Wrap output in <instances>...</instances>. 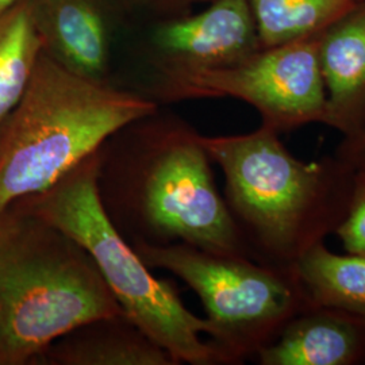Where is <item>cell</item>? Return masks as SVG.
<instances>
[{"label":"cell","mask_w":365,"mask_h":365,"mask_svg":"<svg viewBox=\"0 0 365 365\" xmlns=\"http://www.w3.org/2000/svg\"><path fill=\"white\" fill-rule=\"evenodd\" d=\"M42 52L37 0L0 14V125L24 96Z\"/></svg>","instance_id":"14"},{"label":"cell","mask_w":365,"mask_h":365,"mask_svg":"<svg viewBox=\"0 0 365 365\" xmlns=\"http://www.w3.org/2000/svg\"><path fill=\"white\" fill-rule=\"evenodd\" d=\"M18 1H21V0H0V14L4 13L10 7H13L14 4H16Z\"/></svg>","instance_id":"19"},{"label":"cell","mask_w":365,"mask_h":365,"mask_svg":"<svg viewBox=\"0 0 365 365\" xmlns=\"http://www.w3.org/2000/svg\"><path fill=\"white\" fill-rule=\"evenodd\" d=\"M122 6L140 7V9H153V10H178L188 7L197 1L205 0H117Z\"/></svg>","instance_id":"18"},{"label":"cell","mask_w":365,"mask_h":365,"mask_svg":"<svg viewBox=\"0 0 365 365\" xmlns=\"http://www.w3.org/2000/svg\"><path fill=\"white\" fill-rule=\"evenodd\" d=\"M363 0H248L261 48L321 36Z\"/></svg>","instance_id":"15"},{"label":"cell","mask_w":365,"mask_h":365,"mask_svg":"<svg viewBox=\"0 0 365 365\" xmlns=\"http://www.w3.org/2000/svg\"><path fill=\"white\" fill-rule=\"evenodd\" d=\"M43 52L66 69L105 80L108 39L99 0H37Z\"/></svg>","instance_id":"11"},{"label":"cell","mask_w":365,"mask_h":365,"mask_svg":"<svg viewBox=\"0 0 365 365\" xmlns=\"http://www.w3.org/2000/svg\"><path fill=\"white\" fill-rule=\"evenodd\" d=\"M141 118L101 148L98 191L130 242L187 244L250 257L200 135L178 118Z\"/></svg>","instance_id":"1"},{"label":"cell","mask_w":365,"mask_h":365,"mask_svg":"<svg viewBox=\"0 0 365 365\" xmlns=\"http://www.w3.org/2000/svg\"><path fill=\"white\" fill-rule=\"evenodd\" d=\"M294 271L313 307H327L365 318V255H337L315 244Z\"/></svg>","instance_id":"13"},{"label":"cell","mask_w":365,"mask_h":365,"mask_svg":"<svg viewBox=\"0 0 365 365\" xmlns=\"http://www.w3.org/2000/svg\"><path fill=\"white\" fill-rule=\"evenodd\" d=\"M319 37V36H318ZM318 37L260 48L235 66L197 72L158 92L170 101L230 96L253 106L279 134L325 123L327 91Z\"/></svg>","instance_id":"7"},{"label":"cell","mask_w":365,"mask_h":365,"mask_svg":"<svg viewBox=\"0 0 365 365\" xmlns=\"http://www.w3.org/2000/svg\"><path fill=\"white\" fill-rule=\"evenodd\" d=\"M39 364L176 365L123 314L98 318L54 341Z\"/></svg>","instance_id":"12"},{"label":"cell","mask_w":365,"mask_h":365,"mask_svg":"<svg viewBox=\"0 0 365 365\" xmlns=\"http://www.w3.org/2000/svg\"><path fill=\"white\" fill-rule=\"evenodd\" d=\"M158 90L203 71L235 66L260 49L248 0H214L202 13L170 21L153 36Z\"/></svg>","instance_id":"8"},{"label":"cell","mask_w":365,"mask_h":365,"mask_svg":"<svg viewBox=\"0 0 365 365\" xmlns=\"http://www.w3.org/2000/svg\"><path fill=\"white\" fill-rule=\"evenodd\" d=\"M261 365L365 363V318L327 307L298 314L274 342L257 353Z\"/></svg>","instance_id":"10"},{"label":"cell","mask_w":365,"mask_h":365,"mask_svg":"<svg viewBox=\"0 0 365 365\" xmlns=\"http://www.w3.org/2000/svg\"><path fill=\"white\" fill-rule=\"evenodd\" d=\"M325 125L344 137L365 129V0L318 37Z\"/></svg>","instance_id":"9"},{"label":"cell","mask_w":365,"mask_h":365,"mask_svg":"<svg viewBox=\"0 0 365 365\" xmlns=\"http://www.w3.org/2000/svg\"><path fill=\"white\" fill-rule=\"evenodd\" d=\"M334 233L346 252L365 255V170H354L349 209Z\"/></svg>","instance_id":"16"},{"label":"cell","mask_w":365,"mask_h":365,"mask_svg":"<svg viewBox=\"0 0 365 365\" xmlns=\"http://www.w3.org/2000/svg\"><path fill=\"white\" fill-rule=\"evenodd\" d=\"M150 269L178 276L202 302L221 364H242L313 307L294 269L187 244L131 242Z\"/></svg>","instance_id":"6"},{"label":"cell","mask_w":365,"mask_h":365,"mask_svg":"<svg viewBox=\"0 0 365 365\" xmlns=\"http://www.w3.org/2000/svg\"><path fill=\"white\" fill-rule=\"evenodd\" d=\"M122 313L87 250L21 202L0 211V365L38 364L54 341Z\"/></svg>","instance_id":"3"},{"label":"cell","mask_w":365,"mask_h":365,"mask_svg":"<svg viewBox=\"0 0 365 365\" xmlns=\"http://www.w3.org/2000/svg\"><path fill=\"white\" fill-rule=\"evenodd\" d=\"M261 125L202 144L225 176V200L252 260L294 269L300 256L336 232L352 196L354 168L339 157L302 161Z\"/></svg>","instance_id":"2"},{"label":"cell","mask_w":365,"mask_h":365,"mask_svg":"<svg viewBox=\"0 0 365 365\" xmlns=\"http://www.w3.org/2000/svg\"><path fill=\"white\" fill-rule=\"evenodd\" d=\"M336 156L346 161L354 170H365V129L353 137H344Z\"/></svg>","instance_id":"17"},{"label":"cell","mask_w":365,"mask_h":365,"mask_svg":"<svg viewBox=\"0 0 365 365\" xmlns=\"http://www.w3.org/2000/svg\"><path fill=\"white\" fill-rule=\"evenodd\" d=\"M101 149L48 190L18 199L87 250L106 286L134 325L170 354L175 364H221L206 319L191 313L176 288L158 279L118 230L98 191Z\"/></svg>","instance_id":"5"},{"label":"cell","mask_w":365,"mask_h":365,"mask_svg":"<svg viewBox=\"0 0 365 365\" xmlns=\"http://www.w3.org/2000/svg\"><path fill=\"white\" fill-rule=\"evenodd\" d=\"M156 111L153 101L84 78L42 52L0 125V211L48 190L117 131Z\"/></svg>","instance_id":"4"}]
</instances>
